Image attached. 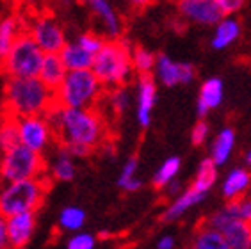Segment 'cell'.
<instances>
[{"label":"cell","mask_w":251,"mask_h":249,"mask_svg":"<svg viewBox=\"0 0 251 249\" xmlns=\"http://www.w3.org/2000/svg\"><path fill=\"white\" fill-rule=\"evenodd\" d=\"M55 139L73 157H86L98 148L107 135L105 121L95 107L77 109V107L55 105L47 114Z\"/></svg>","instance_id":"1"},{"label":"cell","mask_w":251,"mask_h":249,"mask_svg":"<svg viewBox=\"0 0 251 249\" xmlns=\"http://www.w3.org/2000/svg\"><path fill=\"white\" fill-rule=\"evenodd\" d=\"M4 103L16 118L47 116L55 105V91L39 77H11L5 82Z\"/></svg>","instance_id":"2"},{"label":"cell","mask_w":251,"mask_h":249,"mask_svg":"<svg viewBox=\"0 0 251 249\" xmlns=\"http://www.w3.org/2000/svg\"><path fill=\"white\" fill-rule=\"evenodd\" d=\"M93 72L105 87L125 86L134 73L132 48L121 39H109L95 55Z\"/></svg>","instance_id":"3"},{"label":"cell","mask_w":251,"mask_h":249,"mask_svg":"<svg viewBox=\"0 0 251 249\" xmlns=\"http://www.w3.org/2000/svg\"><path fill=\"white\" fill-rule=\"evenodd\" d=\"M105 86L91 68L68 70L61 86L55 89V103L63 107L89 109L100 101Z\"/></svg>","instance_id":"4"},{"label":"cell","mask_w":251,"mask_h":249,"mask_svg":"<svg viewBox=\"0 0 251 249\" xmlns=\"http://www.w3.org/2000/svg\"><path fill=\"white\" fill-rule=\"evenodd\" d=\"M49 191L47 178H27L18 182H5L0 189V214L11 217L24 212H36L43 205Z\"/></svg>","instance_id":"5"},{"label":"cell","mask_w":251,"mask_h":249,"mask_svg":"<svg viewBox=\"0 0 251 249\" xmlns=\"http://www.w3.org/2000/svg\"><path fill=\"white\" fill-rule=\"evenodd\" d=\"M45 55L29 32H22L5 57L0 59V70L5 77H39Z\"/></svg>","instance_id":"6"},{"label":"cell","mask_w":251,"mask_h":249,"mask_svg":"<svg viewBox=\"0 0 251 249\" xmlns=\"http://www.w3.org/2000/svg\"><path fill=\"white\" fill-rule=\"evenodd\" d=\"M45 171H47V164H45L43 153H38L22 143L5 149L0 160V176L4 182L39 178L43 176Z\"/></svg>","instance_id":"7"},{"label":"cell","mask_w":251,"mask_h":249,"mask_svg":"<svg viewBox=\"0 0 251 249\" xmlns=\"http://www.w3.org/2000/svg\"><path fill=\"white\" fill-rule=\"evenodd\" d=\"M18 132L20 143L38 153H47L52 148V143L55 139V132H53L52 123L47 116L18 118Z\"/></svg>","instance_id":"8"},{"label":"cell","mask_w":251,"mask_h":249,"mask_svg":"<svg viewBox=\"0 0 251 249\" xmlns=\"http://www.w3.org/2000/svg\"><path fill=\"white\" fill-rule=\"evenodd\" d=\"M205 223L225 235L230 249H251V223L232 216L226 208L214 212Z\"/></svg>","instance_id":"9"},{"label":"cell","mask_w":251,"mask_h":249,"mask_svg":"<svg viewBox=\"0 0 251 249\" xmlns=\"http://www.w3.org/2000/svg\"><path fill=\"white\" fill-rule=\"evenodd\" d=\"M27 32L34 38V41L41 47L45 53H59L68 43L64 29L57 20L50 15L34 16L27 24Z\"/></svg>","instance_id":"10"},{"label":"cell","mask_w":251,"mask_h":249,"mask_svg":"<svg viewBox=\"0 0 251 249\" xmlns=\"http://www.w3.org/2000/svg\"><path fill=\"white\" fill-rule=\"evenodd\" d=\"M155 80L162 84L164 87H175V86H187L196 78V68L191 62H180L169 57L168 53L157 55L153 70Z\"/></svg>","instance_id":"11"},{"label":"cell","mask_w":251,"mask_h":249,"mask_svg":"<svg viewBox=\"0 0 251 249\" xmlns=\"http://www.w3.org/2000/svg\"><path fill=\"white\" fill-rule=\"evenodd\" d=\"M176 9L184 20L203 27H214L225 18L214 0H176Z\"/></svg>","instance_id":"12"},{"label":"cell","mask_w":251,"mask_h":249,"mask_svg":"<svg viewBox=\"0 0 251 249\" xmlns=\"http://www.w3.org/2000/svg\"><path fill=\"white\" fill-rule=\"evenodd\" d=\"M135 89V118L141 128H148L157 103V80L151 75H139Z\"/></svg>","instance_id":"13"},{"label":"cell","mask_w":251,"mask_h":249,"mask_svg":"<svg viewBox=\"0 0 251 249\" xmlns=\"http://www.w3.org/2000/svg\"><path fill=\"white\" fill-rule=\"evenodd\" d=\"M5 230L9 249L27 248L36 230V212H24L5 217Z\"/></svg>","instance_id":"14"},{"label":"cell","mask_w":251,"mask_h":249,"mask_svg":"<svg viewBox=\"0 0 251 249\" xmlns=\"http://www.w3.org/2000/svg\"><path fill=\"white\" fill-rule=\"evenodd\" d=\"M223 100H225V82L219 77H210L200 86L198 93V101H196V112L200 118L210 112V110L221 107Z\"/></svg>","instance_id":"15"},{"label":"cell","mask_w":251,"mask_h":249,"mask_svg":"<svg viewBox=\"0 0 251 249\" xmlns=\"http://www.w3.org/2000/svg\"><path fill=\"white\" fill-rule=\"evenodd\" d=\"M86 4L89 5L93 15L98 18L107 36L111 39L120 38L121 30H123V24H121V18L118 16L116 9L112 7L111 2L109 0H86Z\"/></svg>","instance_id":"16"},{"label":"cell","mask_w":251,"mask_h":249,"mask_svg":"<svg viewBox=\"0 0 251 249\" xmlns=\"http://www.w3.org/2000/svg\"><path fill=\"white\" fill-rule=\"evenodd\" d=\"M250 185H251V173L246 168H233L225 176V180L221 183L223 198L226 201L239 199V198H242L246 194Z\"/></svg>","instance_id":"17"},{"label":"cell","mask_w":251,"mask_h":249,"mask_svg":"<svg viewBox=\"0 0 251 249\" xmlns=\"http://www.w3.org/2000/svg\"><path fill=\"white\" fill-rule=\"evenodd\" d=\"M205 196H207V194H203V192L196 191L194 187H189V189H185L182 194H178V196H176L173 201H171V205L166 208L162 219L168 221V223L182 219V217H184L185 214H187V212L193 208V206L200 205V203L203 201V198H205Z\"/></svg>","instance_id":"18"},{"label":"cell","mask_w":251,"mask_h":249,"mask_svg":"<svg viewBox=\"0 0 251 249\" xmlns=\"http://www.w3.org/2000/svg\"><path fill=\"white\" fill-rule=\"evenodd\" d=\"M59 53L68 70H87V68H93V62H95V53L89 52L77 39L68 41Z\"/></svg>","instance_id":"19"},{"label":"cell","mask_w":251,"mask_h":249,"mask_svg":"<svg viewBox=\"0 0 251 249\" xmlns=\"http://www.w3.org/2000/svg\"><path fill=\"white\" fill-rule=\"evenodd\" d=\"M242 29L239 20L235 18H223L218 25H214V32L210 38V47L214 50H226L230 45H233L241 36Z\"/></svg>","instance_id":"20"},{"label":"cell","mask_w":251,"mask_h":249,"mask_svg":"<svg viewBox=\"0 0 251 249\" xmlns=\"http://www.w3.org/2000/svg\"><path fill=\"white\" fill-rule=\"evenodd\" d=\"M235 130L232 126H225L218 132V135L214 137L212 146H210V158L218 166H225L230 160L235 148Z\"/></svg>","instance_id":"21"},{"label":"cell","mask_w":251,"mask_h":249,"mask_svg":"<svg viewBox=\"0 0 251 249\" xmlns=\"http://www.w3.org/2000/svg\"><path fill=\"white\" fill-rule=\"evenodd\" d=\"M68 73V68L64 66L63 59H61V53H47L43 61V66H41V72H39V78L50 87V89H57L61 86V82L64 80Z\"/></svg>","instance_id":"22"},{"label":"cell","mask_w":251,"mask_h":249,"mask_svg":"<svg viewBox=\"0 0 251 249\" xmlns=\"http://www.w3.org/2000/svg\"><path fill=\"white\" fill-rule=\"evenodd\" d=\"M50 176L57 182H72L75 178V160L73 155L64 146L57 149V153L52 157V162L49 166Z\"/></svg>","instance_id":"23"},{"label":"cell","mask_w":251,"mask_h":249,"mask_svg":"<svg viewBox=\"0 0 251 249\" xmlns=\"http://www.w3.org/2000/svg\"><path fill=\"white\" fill-rule=\"evenodd\" d=\"M193 249H230L225 235L210 224H201L193 237Z\"/></svg>","instance_id":"24"},{"label":"cell","mask_w":251,"mask_h":249,"mask_svg":"<svg viewBox=\"0 0 251 249\" xmlns=\"http://www.w3.org/2000/svg\"><path fill=\"white\" fill-rule=\"evenodd\" d=\"M22 32H24V25L18 16L11 15L0 20V59L7 55Z\"/></svg>","instance_id":"25"},{"label":"cell","mask_w":251,"mask_h":249,"mask_svg":"<svg viewBox=\"0 0 251 249\" xmlns=\"http://www.w3.org/2000/svg\"><path fill=\"white\" fill-rule=\"evenodd\" d=\"M218 168L219 166L214 162L210 157L201 160L191 187H194L196 191L203 192V194H208V191H210V189L216 185V182H218Z\"/></svg>","instance_id":"26"},{"label":"cell","mask_w":251,"mask_h":249,"mask_svg":"<svg viewBox=\"0 0 251 249\" xmlns=\"http://www.w3.org/2000/svg\"><path fill=\"white\" fill-rule=\"evenodd\" d=\"M20 143V132H18V118L9 114L5 110V114L0 118V149L13 148Z\"/></svg>","instance_id":"27"},{"label":"cell","mask_w":251,"mask_h":249,"mask_svg":"<svg viewBox=\"0 0 251 249\" xmlns=\"http://www.w3.org/2000/svg\"><path fill=\"white\" fill-rule=\"evenodd\" d=\"M137 168H139V162H137L135 157H130L123 164L120 176H118V185H120V189H123L125 192H135L143 187L141 178L137 176Z\"/></svg>","instance_id":"28"},{"label":"cell","mask_w":251,"mask_h":249,"mask_svg":"<svg viewBox=\"0 0 251 249\" xmlns=\"http://www.w3.org/2000/svg\"><path fill=\"white\" fill-rule=\"evenodd\" d=\"M180 166H182V160H180L178 157L166 158L153 174L155 189H166V187L176 178V174H178V171H180Z\"/></svg>","instance_id":"29"},{"label":"cell","mask_w":251,"mask_h":249,"mask_svg":"<svg viewBox=\"0 0 251 249\" xmlns=\"http://www.w3.org/2000/svg\"><path fill=\"white\" fill-rule=\"evenodd\" d=\"M86 224V212L80 206H64L59 214V226L64 231H78Z\"/></svg>","instance_id":"30"},{"label":"cell","mask_w":251,"mask_h":249,"mask_svg":"<svg viewBox=\"0 0 251 249\" xmlns=\"http://www.w3.org/2000/svg\"><path fill=\"white\" fill-rule=\"evenodd\" d=\"M155 61H157V55H153L148 48H145V47L132 48V64H134V72H137L139 75H150V73H153Z\"/></svg>","instance_id":"31"},{"label":"cell","mask_w":251,"mask_h":249,"mask_svg":"<svg viewBox=\"0 0 251 249\" xmlns=\"http://www.w3.org/2000/svg\"><path fill=\"white\" fill-rule=\"evenodd\" d=\"M130 93L125 86L112 87L111 93H109V105L116 114H123L130 107Z\"/></svg>","instance_id":"32"},{"label":"cell","mask_w":251,"mask_h":249,"mask_svg":"<svg viewBox=\"0 0 251 249\" xmlns=\"http://www.w3.org/2000/svg\"><path fill=\"white\" fill-rule=\"evenodd\" d=\"M225 208H226L232 216L251 223V194H244V196L239 198V199L226 201V206H225Z\"/></svg>","instance_id":"33"},{"label":"cell","mask_w":251,"mask_h":249,"mask_svg":"<svg viewBox=\"0 0 251 249\" xmlns=\"http://www.w3.org/2000/svg\"><path fill=\"white\" fill-rule=\"evenodd\" d=\"M95 246H97L95 235L86 233V231H77L73 237H70L66 249H95Z\"/></svg>","instance_id":"34"},{"label":"cell","mask_w":251,"mask_h":249,"mask_svg":"<svg viewBox=\"0 0 251 249\" xmlns=\"http://www.w3.org/2000/svg\"><path fill=\"white\" fill-rule=\"evenodd\" d=\"M77 41L80 45H84V47H86L89 52L95 53V55L100 52V48L103 47V43H105V39L101 38L100 34H95V32H84V34H80V36L77 38Z\"/></svg>","instance_id":"35"},{"label":"cell","mask_w":251,"mask_h":249,"mask_svg":"<svg viewBox=\"0 0 251 249\" xmlns=\"http://www.w3.org/2000/svg\"><path fill=\"white\" fill-rule=\"evenodd\" d=\"M208 134H210V126L205 120H200L198 123L194 124L193 130H191V143L194 146H201L205 144V141L208 139Z\"/></svg>","instance_id":"36"},{"label":"cell","mask_w":251,"mask_h":249,"mask_svg":"<svg viewBox=\"0 0 251 249\" xmlns=\"http://www.w3.org/2000/svg\"><path fill=\"white\" fill-rule=\"evenodd\" d=\"M214 2L219 5V9L225 13V16L235 15V13H239V11L244 7V4H246V0H214Z\"/></svg>","instance_id":"37"},{"label":"cell","mask_w":251,"mask_h":249,"mask_svg":"<svg viewBox=\"0 0 251 249\" xmlns=\"http://www.w3.org/2000/svg\"><path fill=\"white\" fill-rule=\"evenodd\" d=\"M176 248V240L173 235H162L157 240V249H175Z\"/></svg>","instance_id":"38"},{"label":"cell","mask_w":251,"mask_h":249,"mask_svg":"<svg viewBox=\"0 0 251 249\" xmlns=\"http://www.w3.org/2000/svg\"><path fill=\"white\" fill-rule=\"evenodd\" d=\"M7 230H5V217L0 214V249H7Z\"/></svg>","instance_id":"39"},{"label":"cell","mask_w":251,"mask_h":249,"mask_svg":"<svg viewBox=\"0 0 251 249\" xmlns=\"http://www.w3.org/2000/svg\"><path fill=\"white\" fill-rule=\"evenodd\" d=\"M164 191L168 192L169 196H175V198L178 196V194H182V192H184V191H182V187H180V183H176V182H171L168 187H166Z\"/></svg>","instance_id":"40"},{"label":"cell","mask_w":251,"mask_h":249,"mask_svg":"<svg viewBox=\"0 0 251 249\" xmlns=\"http://www.w3.org/2000/svg\"><path fill=\"white\" fill-rule=\"evenodd\" d=\"M128 2H130V5L137 7V9H143V7H146V5H150L151 0H128Z\"/></svg>","instance_id":"41"},{"label":"cell","mask_w":251,"mask_h":249,"mask_svg":"<svg viewBox=\"0 0 251 249\" xmlns=\"http://www.w3.org/2000/svg\"><path fill=\"white\" fill-rule=\"evenodd\" d=\"M244 162H246V166L251 168V149H248L246 153H244Z\"/></svg>","instance_id":"42"},{"label":"cell","mask_w":251,"mask_h":249,"mask_svg":"<svg viewBox=\"0 0 251 249\" xmlns=\"http://www.w3.org/2000/svg\"><path fill=\"white\" fill-rule=\"evenodd\" d=\"M24 4H36V2H41V0H22Z\"/></svg>","instance_id":"43"},{"label":"cell","mask_w":251,"mask_h":249,"mask_svg":"<svg viewBox=\"0 0 251 249\" xmlns=\"http://www.w3.org/2000/svg\"><path fill=\"white\" fill-rule=\"evenodd\" d=\"M64 4H72V2H78V0H63Z\"/></svg>","instance_id":"44"},{"label":"cell","mask_w":251,"mask_h":249,"mask_svg":"<svg viewBox=\"0 0 251 249\" xmlns=\"http://www.w3.org/2000/svg\"><path fill=\"white\" fill-rule=\"evenodd\" d=\"M187 249H193V248H187Z\"/></svg>","instance_id":"45"},{"label":"cell","mask_w":251,"mask_h":249,"mask_svg":"<svg viewBox=\"0 0 251 249\" xmlns=\"http://www.w3.org/2000/svg\"><path fill=\"white\" fill-rule=\"evenodd\" d=\"M7 249H9V248H7Z\"/></svg>","instance_id":"46"}]
</instances>
